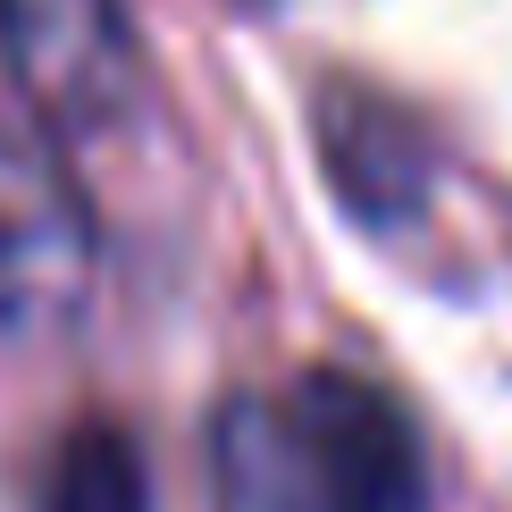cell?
I'll list each match as a JSON object with an SVG mask.
<instances>
[{
	"label": "cell",
	"instance_id": "obj_2",
	"mask_svg": "<svg viewBox=\"0 0 512 512\" xmlns=\"http://www.w3.org/2000/svg\"><path fill=\"white\" fill-rule=\"evenodd\" d=\"M101 286L93 202L68 143L17 93H0V345H59L84 328Z\"/></svg>",
	"mask_w": 512,
	"mask_h": 512
},
{
	"label": "cell",
	"instance_id": "obj_3",
	"mask_svg": "<svg viewBox=\"0 0 512 512\" xmlns=\"http://www.w3.org/2000/svg\"><path fill=\"white\" fill-rule=\"evenodd\" d=\"M0 68L59 143H101L135 126L152 93L126 0H0Z\"/></svg>",
	"mask_w": 512,
	"mask_h": 512
},
{
	"label": "cell",
	"instance_id": "obj_1",
	"mask_svg": "<svg viewBox=\"0 0 512 512\" xmlns=\"http://www.w3.org/2000/svg\"><path fill=\"white\" fill-rule=\"evenodd\" d=\"M219 512H429V462L387 387L353 370H294L244 387L210 420Z\"/></svg>",
	"mask_w": 512,
	"mask_h": 512
},
{
	"label": "cell",
	"instance_id": "obj_4",
	"mask_svg": "<svg viewBox=\"0 0 512 512\" xmlns=\"http://www.w3.org/2000/svg\"><path fill=\"white\" fill-rule=\"evenodd\" d=\"M42 512H152L143 496V462L118 429H76L51 462V496Z\"/></svg>",
	"mask_w": 512,
	"mask_h": 512
}]
</instances>
